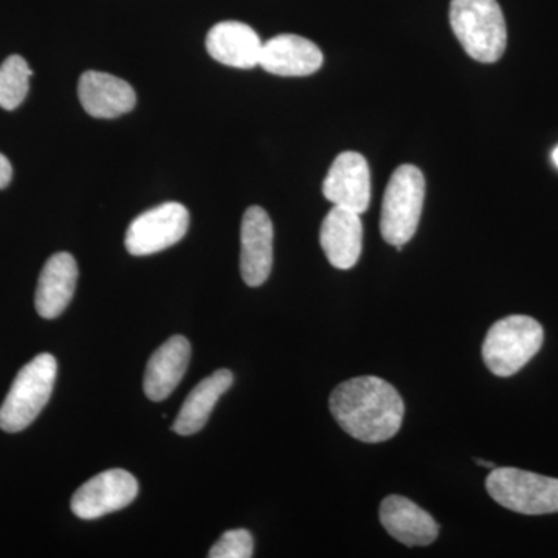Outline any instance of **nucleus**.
Listing matches in <instances>:
<instances>
[{"mask_svg": "<svg viewBox=\"0 0 558 558\" xmlns=\"http://www.w3.org/2000/svg\"><path fill=\"white\" fill-rule=\"evenodd\" d=\"M329 407L337 424L349 436L366 444L395 438L405 414L398 389L373 376L340 384L330 395Z\"/></svg>", "mask_w": 558, "mask_h": 558, "instance_id": "1", "label": "nucleus"}, {"mask_svg": "<svg viewBox=\"0 0 558 558\" xmlns=\"http://www.w3.org/2000/svg\"><path fill=\"white\" fill-rule=\"evenodd\" d=\"M450 24L473 60L492 64L505 54L508 27L497 0H451Z\"/></svg>", "mask_w": 558, "mask_h": 558, "instance_id": "2", "label": "nucleus"}, {"mask_svg": "<svg viewBox=\"0 0 558 558\" xmlns=\"http://www.w3.org/2000/svg\"><path fill=\"white\" fill-rule=\"evenodd\" d=\"M543 340L545 332L537 319L510 315L488 329L483 343L484 363L495 376H513L537 355Z\"/></svg>", "mask_w": 558, "mask_h": 558, "instance_id": "3", "label": "nucleus"}, {"mask_svg": "<svg viewBox=\"0 0 558 558\" xmlns=\"http://www.w3.org/2000/svg\"><path fill=\"white\" fill-rule=\"evenodd\" d=\"M57 374V359L51 354H39L17 373L0 407L3 432H22L39 416L53 392Z\"/></svg>", "mask_w": 558, "mask_h": 558, "instance_id": "4", "label": "nucleus"}, {"mask_svg": "<svg viewBox=\"0 0 558 558\" xmlns=\"http://www.w3.org/2000/svg\"><path fill=\"white\" fill-rule=\"evenodd\" d=\"M425 199V179L414 165L392 172L381 205L380 231L388 244L402 250L413 240Z\"/></svg>", "mask_w": 558, "mask_h": 558, "instance_id": "5", "label": "nucleus"}, {"mask_svg": "<svg viewBox=\"0 0 558 558\" xmlns=\"http://www.w3.org/2000/svg\"><path fill=\"white\" fill-rule=\"evenodd\" d=\"M488 495L502 508L523 515L558 512V480L513 468L492 469Z\"/></svg>", "mask_w": 558, "mask_h": 558, "instance_id": "6", "label": "nucleus"}, {"mask_svg": "<svg viewBox=\"0 0 558 558\" xmlns=\"http://www.w3.org/2000/svg\"><path fill=\"white\" fill-rule=\"evenodd\" d=\"M189 227V209L178 202H167L132 220L124 245L131 255H154L178 244Z\"/></svg>", "mask_w": 558, "mask_h": 558, "instance_id": "7", "label": "nucleus"}, {"mask_svg": "<svg viewBox=\"0 0 558 558\" xmlns=\"http://www.w3.org/2000/svg\"><path fill=\"white\" fill-rule=\"evenodd\" d=\"M138 495V483L126 470H106L75 492L72 512L81 520H97L128 508Z\"/></svg>", "mask_w": 558, "mask_h": 558, "instance_id": "8", "label": "nucleus"}, {"mask_svg": "<svg viewBox=\"0 0 558 558\" xmlns=\"http://www.w3.org/2000/svg\"><path fill=\"white\" fill-rule=\"evenodd\" d=\"M274 266V223L266 209L250 207L241 226V275L250 288H259Z\"/></svg>", "mask_w": 558, "mask_h": 558, "instance_id": "9", "label": "nucleus"}, {"mask_svg": "<svg viewBox=\"0 0 558 558\" xmlns=\"http://www.w3.org/2000/svg\"><path fill=\"white\" fill-rule=\"evenodd\" d=\"M323 194L336 207L365 213L371 202V174L368 161L354 150L341 153L326 175Z\"/></svg>", "mask_w": 558, "mask_h": 558, "instance_id": "10", "label": "nucleus"}, {"mask_svg": "<svg viewBox=\"0 0 558 558\" xmlns=\"http://www.w3.org/2000/svg\"><path fill=\"white\" fill-rule=\"evenodd\" d=\"M83 109L94 119H117L134 109L137 95L130 83L109 73H83L78 83Z\"/></svg>", "mask_w": 558, "mask_h": 558, "instance_id": "11", "label": "nucleus"}, {"mask_svg": "<svg viewBox=\"0 0 558 558\" xmlns=\"http://www.w3.org/2000/svg\"><path fill=\"white\" fill-rule=\"evenodd\" d=\"M363 226L359 213L343 207L330 209L319 230V244L336 269L348 270L362 255Z\"/></svg>", "mask_w": 558, "mask_h": 558, "instance_id": "12", "label": "nucleus"}, {"mask_svg": "<svg viewBox=\"0 0 558 558\" xmlns=\"http://www.w3.org/2000/svg\"><path fill=\"white\" fill-rule=\"evenodd\" d=\"M323 61L317 44L299 35H279L264 43L259 65L278 76H310Z\"/></svg>", "mask_w": 558, "mask_h": 558, "instance_id": "13", "label": "nucleus"}, {"mask_svg": "<svg viewBox=\"0 0 558 558\" xmlns=\"http://www.w3.org/2000/svg\"><path fill=\"white\" fill-rule=\"evenodd\" d=\"M263 46L258 33L238 21L219 22L207 35L209 57L234 69H253L259 65Z\"/></svg>", "mask_w": 558, "mask_h": 558, "instance_id": "14", "label": "nucleus"}, {"mask_svg": "<svg viewBox=\"0 0 558 558\" xmlns=\"http://www.w3.org/2000/svg\"><path fill=\"white\" fill-rule=\"evenodd\" d=\"M380 523L389 535L407 546H428L438 538L435 519L411 499L391 495L380 506Z\"/></svg>", "mask_w": 558, "mask_h": 558, "instance_id": "15", "label": "nucleus"}, {"mask_svg": "<svg viewBox=\"0 0 558 558\" xmlns=\"http://www.w3.org/2000/svg\"><path fill=\"white\" fill-rule=\"evenodd\" d=\"M78 266L70 253L51 256L39 275L36 288V311L43 318L60 317L75 295Z\"/></svg>", "mask_w": 558, "mask_h": 558, "instance_id": "16", "label": "nucleus"}, {"mask_svg": "<svg viewBox=\"0 0 558 558\" xmlns=\"http://www.w3.org/2000/svg\"><path fill=\"white\" fill-rule=\"evenodd\" d=\"M191 359L190 341L182 336L171 337L149 359L146 366L145 388L146 398L153 402H161L170 398L172 391L178 388Z\"/></svg>", "mask_w": 558, "mask_h": 558, "instance_id": "17", "label": "nucleus"}, {"mask_svg": "<svg viewBox=\"0 0 558 558\" xmlns=\"http://www.w3.org/2000/svg\"><path fill=\"white\" fill-rule=\"evenodd\" d=\"M233 380V374L229 369H219L211 376L205 377L183 402L172 425L174 432L180 436H191L201 432L207 424L209 414L220 396L229 391Z\"/></svg>", "mask_w": 558, "mask_h": 558, "instance_id": "18", "label": "nucleus"}, {"mask_svg": "<svg viewBox=\"0 0 558 558\" xmlns=\"http://www.w3.org/2000/svg\"><path fill=\"white\" fill-rule=\"evenodd\" d=\"M33 72L27 61L20 54H11L0 65V108L14 110L20 108L28 89Z\"/></svg>", "mask_w": 558, "mask_h": 558, "instance_id": "19", "label": "nucleus"}, {"mask_svg": "<svg viewBox=\"0 0 558 558\" xmlns=\"http://www.w3.org/2000/svg\"><path fill=\"white\" fill-rule=\"evenodd\" d=\"M253 556V537L245 529L226 532L209 549V558H250Z\"/></svg>", "mask_w": 558, "mask_h": 558, "instance_id": "20", "label": "nucleus"}, {"mask_svg": "<svg viewBox=\"0 0 558 558\" xmlns=\"http://www.w3.org/2000/svg\"><path fill=\"white\" fill-rule=\"evenodd\" d=\"M13 179V167L3 154H0V190L7 189Z\"/></svg>", "mask_w": 558, "mask_h": 558, "instance_id": "21", "label": "nucleus"}, {"mask_svg": "<svg viewBox=\"0 0 558 558\" xmlns=\"http://www.w3.org/2000/svg\"><path fill=\"white\" fill-rule=\"evenodd\" d=\"M476 462H478L480 465H483V468L495 469L494 462L483 461V459H476Z\"/></svg>", "mask_w": 558, "mask_h": 558, "instance_id": "22", "label": "nucleus"}, {"mask_svg": "<svg viewBox=\"0 0 558 558\" xmlns=\"http://www.w3.org/2000/svg\"><path fill=\"white\" fill-rule=\"evenodd\" d=\"M553 160H554V163H556L558 167V148H556V150H554V153H553Z\"/></svg>", "mask_w": 558, "mask_h": 558, "instance_id": "23", "label": "nucleus"}]
</instances>
